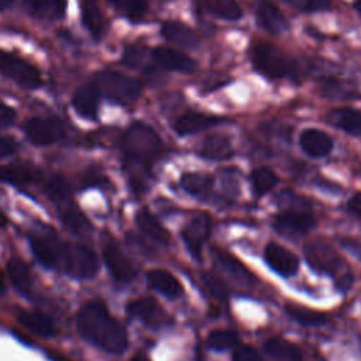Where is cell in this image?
I'll return each mask as SVG.
<instances>
[{
	"label": "cell",
	"instance_id": "1",
	"mask_svg": "<svg viewBox=\"0 0 361 361\" xmlns=\"http://www.w3.org/2000/svg\"><path fill=\"white\" fill-rule=\"evenodd\" d=\"M78 331L93 345L110 354H120L127 348V333L102 302H89L76 316Z\"/></svg>",
	"mask_w": 361,
	"mask_h": 361
},
{
	"label": "cell",
	"instance_id": "2",
	"mask_svg": "<svg viewBox=\"0 0 361 361\" xmlns=\"http://www.w3.org/2000/svg\"><path fill=\"white\" fill-rule=\"evenodd\" d=\"M303 252L313 271L330 276L341 290L351 289L354 281L351 268L331 244L324 240H313L303 247Z\"/></svg>",
	"mask_w": 361,
	"mask_h": 361
},
{
	"label": "cell",
	"instance_id": "3",
	"mask_svg": "<svg viewBox=\"0 0 361 361\" xmlns=\"http://www.w3.org/2000/svg\"><path fill=\"white\" fill-rule=\"evenodd\" d=\"M121 149L130 164L147 165L161 152L162 142L149 126L134 123L121 138Z\"/></svg>",
	"mask_w": 361,
	"mask_h": 361
},
{
	"label": "cell",
	"instance_id": "4",
	"mask_svg": "<svg viewBox=\"0 0 361 361\" xmlns=\"http://www.w3.org/2000/svg\"><path fill=\"white\" fill-rule=\"evenodd\" d=\"M251 61L255 69L269 79L293 78L298 68L295 62L276 47L268 42H257L251 48Z\"/></svg>",
	"mask_w": 361,
	"mask_h": 361
},
{
	"label": "cell",
	"instance_id": "5",
	"mask_svg": "<svg viewBox=\"0 0 361 361\" xmlns=\"http://www.w3.org/2000/svg\"><path fill=\"white\" fill-rule=\"evenodd\" d=\"M94 87L100 96L118 103L135 100L141 93V85L135 79L116 71H100L93 76Z\"/></svg>",
	"mask_w": 361,
	"mask_h": 361
},
{
	"label": "cell",
	"instance_id": "6",
	"mask_svg": "<svg viewBox=\"0 0 361 361\" xmlns=\"http://www.w3.org/2000/svg\"><path fill=\"white\" fill-rule=\"evenodd\" d=\"M59 269L75 278L90 279L99 272V259L85 244L63 243Z\"/></svg>",
	"mask_w": 361,
	"mask_h": 361
},
{
	"label": "cell",
	"instance_id": "7",
	"mask_svg": "<svg viewBox=\"0 0 361 361\" xmlns=\"http://www.w3.org/2000/svg\"><path fill=\"white\" fill-rule=\"evenodd\" d=\"M316 224V217L303 200L279 210L272 220L274 228L286 237H299L312 230Z\"/></svg>",
	"mask_w": 361,
	"mask_h": 361
},
{
	"label": "cell",
	"instance_id": "8",
	"mask_svg": "<svg viewBox=\"0 0 361 361\" xmlns=\"http://www.w3.org/2000/svg\"><path fill=\"white\" fill-rule=\"evenodd\" d=\"M0 73L24 89H37L42 85L39 72L31 63L7 51H0Z\"/></svg>",
	"mask_w": 361,
	"mask_h": 361
},
{
	"label": "cell",
	"instance_id": "9",
	"mask_svg": "<svg viewBox=\"0 0 361 361\" xmlns=\"http://www.w3.org/2000/svg\"><path fill=\"white\" fill-rule=\"evenodd\" d=\"M24 131L32 144L41 147L59 141L65 134L63 124L56 118L48 117L30 118L24 126Z\"/></svg>",
	"mask_w": 361,
	"mask_h": 361
},
{
	"label": "cell",
	"instance_id": "10",
	"mask_svg": "<svg viewBox=\"0 0 361 361\" xmlns=\"http://www.w3.org/2000/svg\"><path fill=\"white\" fill-rule=\"evenodd\" d=\"M264 259L267 265L282 278H290L299 271V258L292 251L274 241L265 245Z\"/></svg>",
	"mask_w": 361,
	"mask_h": 361
},
{
	"label": "cell",
	"instance_id": "11",
	"mask_svg": "<svg viewBox=\"0 0 361 361\" xmlns=\"http://www.w3.org/2000/svg\"><path fill=\"white\" fill-rule=\"evenodd\" d=\"M30 245L35 258L47 268H59L63 241L55 235H31Z\"/></svg>",
	"mask_w": 361,
	"mask_h": 361
},
{
	"label": "cell",
	"instance_id": "12",
	"mask_svg": "<svg viewBox=\"0 0 361 361\" xmlns=\"http://www.w3.org/2000/svg\"><path fill=\"white\" fill-rule=\"evenodd\" d=\"M210 235V217L206 214H199L190 220L182 231L183 241L189 252L195 258H200L203 245Z\"/></svg>",
	"mask_w": 361,
	"mask_h": 361
},
{
	"label": "cell",
	"instance_id": "13",
	"mask_svg": "<svg viewBox=\"0 0 361 361\" xmlns=\"http://www.w3.org/2000/svg\"><path fill=\"white\" fill-rule=\"evenodd\" d=\"M103 259L111 276L118 282H128L134 279L135 269L127 255L114 244H107L103 248Z\"/></svg>",
	"mask_w": 361,
	"mask_h": 361
},
{
	"label": "cell",
	"instance_id": "14",
	"mask_svg": "<svg viewBox=\"0 0 361 361\" xmlns=\"http://www.w3.org/2000/svg\"><path fill=\"white\" fill-rule=\"evenodd\" d=\"M255 16L259 25L271 34H282L289 27L285 16L271 0H255Z\"/></svg>",
	"mask_w": 361,
	"mask_h": 361
},
{
	"label": "cell",
	"instance_id": "15",
	"mask_svg": "<svg viewBox=\"0 0 361 361\" xmlns=\"http://www.w3.org/2000/svg\"><path fill=\"white\" fill-rule=\"evenodd\" d=\"M152 58L155 62L168 71H176L182 73L193 72L196 68V62L188 56L186 54L168 48V47H157L152 49Z\"/></svg>",
	"mask_w": 361,
	"mask_h": 361
},
{
	"label": "cell",
	"instance_id": "16",
	"mask_svg": "<svg viewBox=\"0 0 361 361\" xmlns=\"http://www.w3.org/2000/svg\"><path fill=\"white\" fill-rule=\"evenodd\" d=\"M300 148L313 158H323L333 149L331 137L319 128H306L299 137Z\"/></svg>",
	"mask_w": 361,
	"mask_h": 361
},
{
	"label": "cell",
	"instance_id": "17",
	"mask_svg": "<svg viewBox=\"0 0 361 361\" xmlns=\"http://www.w3.org/2000/svg\"><path fill=\"white\" fill-rule=\"evenodd\" d=\"M99 100H100V93L94 87L93 83L80 86L73 97H72V106L75 111L87 120H94L97 118V111H99Z\"/></svg>",
	"mask_w": 361,
	"mask_h": 361
},
{
	"label": "cell",
	"instance_id": "18",
	"mask_svg": "<svg viewBox=\"0 0 361 361\" xmlns=\"http://www.w3.org/2000/svg\"><path fill=\"white\" fill-rule=\"evenodd\" d=\"M161 34L168 42L179 45L182 48L195 49L199 45V38L196 32L180 21H165L161 27Z\"/></svg>",
	"mask_w": 361,
	"mask_h": 361
},
{
	"label": "cell",
	"instance_id": "19",
	"mask_svg": "<svg viewBox=\"0 0 361 361\" xmlns=\"http://www.w3.org/2000/svg\"><path fill=\"white\" fill-rule=\"evenodd\" d=\"M326 120L350 135H361V110L354 107H338L331 110Z\"/></svg>",
	"mask_w": 361,
	"mask_h": 361
},
{
	"label": "cell",
	"instance_id": "20",
	"mask_svg": "<svg viewBox=\"0 0 361 361\" xmlns=\"http://www.w3.org/2000/svg\"><path fill=\"white\" fill-rule=\"evenodd\" d=\"M220 121H221V118H219L216 116H207L203 113L189 111V113L182 114L175 121L173 128L179 135H189V134H195L202 130H206L209 127H213Z\"/></svg>",
	"mask_w": 361,
	"mask_h": 361
},
{
	"label": "cell",
	"instance_id": "21",
	"mask_svg": "<svg viewBox=\"0 0 361 361\" xmlns=\"http://www.w3.org/2000/svg\"><path fill=\"white\" fill-rule=\"evenodd\" d=\"M148 285L169 299H176L182 295V285L176 276L165 269H151L147 274Z\"/></svg>",
	"mask_w": 361,
	"mask_h": 361
},
{
	"label": "cell",
	"instance_id": "22",
	"mask_svg": "<svg viewBox=\"0 0 361 361\" xmlns=\"http://www.w3.org/2000/svg\"><path fill=\"white\" fill-rule=\"evenodd\" d=\"M24 6L34 17L55 21L65 16L66 0H24Z\"/></svg>",
	"mask_w": 361,
	"mask_h": 361
},
{
	"label": "cell",
	"instance_id": "23",
	"mask_svg": "<svg viewBox=\"0 0 361 361\" xmlns=\"http://www.w3.org/2000/svg\"><path fill=\"white\" fill-rule=\"evenodd\" d=\"M265 353L275 361H302V350L292 341L281 337H274L265 341Z\"/></svg>",
	"mask_w": 361,
	"mask_h": 361
},
{
	"label": "cell",
	"instance_id": "24",
	"mask_svg": "<svg viewBox=\"0 0 361 361\" xmlns=\"http://www.w3.org/2000/svg\"><path fill=\"white\" fill-rule=\"evenodd\" d=\"M135 221H137V226L140 227V230L145 235H148L151 240H154L159 244H169V241H171L169 231L159 223V220L152 213L142 209L137 213Z\"/></svg>",
	"mask_w": 361,
	"mask_h": 361
},
{
	"label": "cell",
	"instance_id": "25",
	"mask_svg": "<svg viewBox=\"0 0 361 361\" xmlns=\"http://www.w3.org/2000/svg\"><path fill=\"white\" fill-rule=\"evenodd\" d=\"M18 322L30 331L41 337H51L55 334V326L49 316L42 312L28 310L18 314Z\"/></svg>",
	"mask_w": 361,
	"mask_h": 361
},
{
	"label": "cell",
	"instance_id": "26",
	"mask_svg": "<svg viewBox=\"0 0 361 361\" xmlns=\"http://www.w3.org/2000/svg\"><path fill=\"white\" fill-rule=\"evenodd\" d=\"M233 154H234V149L230 138L221 134H213L206 137L200 148V155L213 161L227 159Z\"/></svg>",
	"mask_w": 361,
	"mask_h": 361
},
{
	"label": "cell",
	"instance_id": "27",
	"mask_svg": "<svg viewBox=\"0 0 361 361\" xmlns=\"http://www.w3.org/2000/svg\"><path fill=\"white\" fill-rule=\"evenodd\" d=\"M193 1L200 8L223 20L234 21L241 18L243 16V10L235 0H193Z\"/></svg>",
	"mask_w": 361,
	"mask_h": 361
},
{
	"label": "cell",
	"instance_id": "28",
	"mask_svg": "<svg viewBox=\"0 0 361 361\" xmlns=\"http://www.w3.org/2000/svg\"><path fill=\"white\" fill-rule=\"evenodd\" d=\"M286 314L298 324L306 327H316L323 326L327 323V314L310 307H305L296 303H286L285 305Z\"/></svg>",
	"mask_w": 361,
	"mask_h": 361
},
{
	"label": "cell",
	"instance_id": "29",
	"mask_svg": "<svg viewBox=\"0 0 361 361\" xmlns=\"http://www.w3.org/2000/svg\"><path fill=\"white\" fill-rule=\"evenodd\" d=\"M7 275L13 286L23 295H28L32 288V276L27 264L20 258H10L7 262Z\"/></svg>",
	"mask_w": 361,
	"mask_h": 361
},
{
	"label": "cell",
	"instance_id": "30",
	"mask_svg": "<svg viewBox=\"0 0 361 361\" xmlns=\"http://www.w3.org/2000/svg\"><path fill=\"white\" fill-rule=\"evenodd\" d=\"M82 20L93 37H102L106 30V20L93 0H80Z\"/></svg>",
	"mask_w": 361,
	"mask_h": 361
},
{
	"label": "cell",
	"instance_id": "31",
	"mask_svg": "<svg viewBox=\"0 0 361 361\" xmlns=\"http://www.w3.org/2000/svg\"><path fill=\"white\" fill-rule=\"evenodd\" d=\"M127 312L145 323H155L161 316V307L152 298H138L131 300L127 305Z\"/></svg>",
	"mask_w": 361,
	"mask_h": 361
},
{
	"label": "cell",
	"instance_id": "32",
	"mask_svg": "<svg viewBox=\"0 0 361 361\" xmlns=\"http://www.w3.org/2000/svg\"><path fill=\"white\" fill-rule=\"evenodd\" d=\"M250 182H251L254 195L257 197H262L264 195L269 193L276 186L278 176L272 169H269L267 166H259L251 172Z\"/></svg>",
	"mask_w": 361,
	"mask_h": 361
},
{
	"label": "cell",
	"instance_id": "33",
	"mask_svg": "<svg viewBox=\"0 0 361 361\" xmlns=\"http://www.w3.org/2000/svg\"><path fill=\"white\" fill-rule=\"evenodd\" d=\"M216 257H217V261H219L220 267L224 269V272L230 278H233L235 282L247 285L252 279V275L250 274V271L237 258H234L228 252L217 251Z\"/></svg>",
	"mask_w": 361,
	"mask_h": 361
},
{
	"label": "cell",
	"instance_id": "34",
	"mask_svg": "<svg viewBox=\"0 0 361 361\" xmlns=\"http://www.w3.org/2000/svg\"><path fill=\"white\" fill-rule=\"evenodd\" d=\"M0 180L21 186L34 180V172L25 165H4L0 166Z\"/></svg>",
	"mask_w": 361,
	"mask_h": 361
},
{
	"label": "cell",
	"instance_id": "35",
	"mask_svg": "<svg viewBox=\"0 0 361 361\" xmlns=\"http://www.w3.org/2000/svg\"><path fill=\"white\" fill-rule=\"evenodd\" d=\"M59 217L61 221L72 231L75 233H82L86 228H89V221L86 216L75 206H65L59 210Z\"/></svg>",
	"mask_w": 361,
	"mask_h": 361
},
{
	"label": "cell",
	"instance_id": "36",
	"mask_svg": "<svg viewBox=\"0 0 361 361\" xmlns=\"http://www.w3.org/2000/svg\"><path fill=\"white\" fill-rule=\"evenodd\" d=\"M207 345L216 351L235 348L238 345V334L233 330H213L207 336Z\"/></svg>",
	"mask_w": 361,
	"mask_h": 361
},
{
	"label": "cell",
	"instance_id": "37",
	"mask_svg": "<svg viewBox=\"0 0 361 361\" xmlns=\"http://www.w3.org/2000/svg\"><path fill=\"white\" fill-rule=\"evenodd\" d=\"M123 16L131 21H138L147 11V0H110Z\"/></svg>",
	"mask_w": 361,
	"mask_h": 361
},
{
	"label": "cell",
	"instance_id": "38",
	"mask_svg": "<svg viewBox=\"0 0 361 361\" xmlns=\"http://www.w3.org/2000/svg\"><path fill=\"white\" fill-rule=\"evenodd\" d=\"M182 185L189 193L196 195V196H202V195H206L210 190L212 180H210V178H207L202 173H188V175L183 176Z\"/></svg>",
	"mask_w": 361,
	"mask_h": 361
},
{
	"label": "cell",
	"instance_id": "39",
	"mask_svg": "<svg viewBox=\"0 0 361 361\" xmlns=\"http://www.w3.org/2000/svg\"><path fill=\"white\" fill-rule=\"evenodd\" d=\"M144 58H145V48L140 44H131L126 47L121 59H123V63L127 65L128 68L137 69L144 62Z\"/></svg>",
	"mask_w": 361,
	"mask_h": 361
},
{
	"label": "cell",
	"instance_id": "40",
	"mask_svg": "<svg viewBox=\"0 0 361 361\" xmlns=\"http://www.w3.org/2000/svg\"><path fill=\"white\" fill-rule=\"evenodd\" d=\"M45 192L52 200H62L68 193V183L61 176H54L45 183Z\"/></svg>",
	"mask_w": 361,
	"mask_h": 361
},
{
	"label": "cell",
	"instance_id": "41",
	"mask_svg": "<svg viewBox=\"0 0 361 361\" xmlns=\"http://www.w3.org/2000/svg\"><path fill=\"white\" fill-rule=\"evenodd\" d=\"M233 361H264V358L251 345H237L233 353Z\"/></svg>",
	"mask_w": 361,
	"mask_h": 361
},
{
	"label": "cell",
	"instance_id": "42",
	"mask_svg": "<svg viewBox=\"0 0 361 361\" xmlns=\"http://www.w3.org/2000/svg\"><path fill=\"white\" fill-rule=\"evenodd\" d=\"M203 279H204V283H206L209 292H210L214 298H217V299H224V298L227 296L226 286L223 285V282H221L216 275L204 274Z\"/></svg>",
	"mask_w": 361,
	"mask_h": 361
},
{
	"label": "cell",
	"instance_id": "43",
	"mask_svg": "<svg viewBox=\"0 0 361 361\" xmlns=\"http://www.w3.org/2000/svg\"><path fill=\"white\" fill-rule=\"evenodd\" d=\"M17 148H18V144L13 137L10 135L0 137V158L13 155L17 151Z\"/></svg>",
	"mask_w": 361,
	"mask_h": 361
},
{
	"label": "cell",
	"instance_id": "44",
	"mask_svg": "<svg viewBox=\"0 0 361 361\" xmlns=\"http://www.w3.org/2000/svg\"><path fill=\"white\" fill-rule=\"evenodd\" d=\"M330 7H331L330 0H305L300 8L306 13H314V11L327 10Z\"/></svg>",
	"mask_w": 361,
	"mask_h": 361
},
{
	"label": "cell",
	"instance_id": "45",
	"mask_svg": "<svg viewBox=\"0 0 361 361\" xmlns=\"http://www.w3.org/2000/svg\"><path fill=\"white\" fill-rule=\"evenodd\" d=\"M16 120V110L7 104L0 103V127L11 126Z\"/></svg>",
	"mask_w": 361,
	"mask_h": 361
},
{
	"label": "cell",
	"instance_id": "46",
	"mask_svg": "<svg viewBox=\"0 0 361 361\" xmlns=\"http://www.w3.org/2000/svg\"><path fill=\"white\" fill-rule=\"evenodd\" d=\"M348 210L361 219V193H355L348 202Z\"/></svg>",
	"mask_w": 361,
	"mask_h": 361
},
{
	"label": "cell",
	"instance_id": "47",
	"mask_svg": "<svg viewBox=\"0 0 361 361\" xmlns=\"http://www.w3.org/2000/svg\"><path fill=\"white\" fill-rule=\"evenodd\" d=\"M14 0H0V10H7L13 6Z\"/></svg>",
	"mask_w": 361,
	"mask_h": 361
},
{
	"label": "cell",
	"instance_id": "48",
	"mask_svg": "<svg viewBox=\"0 0 361 361\" xmlns=\"http://www.w3.org/2000/svg\"><path fill=\"white\" fill-rule=\"evenodd\" d=\"M285 1L289 3V4H292V6H298V7H299V3L302 1V4H303L305 0H285ZM302 4H300V7H302Z\"/></svg>",
	"mask_w": 361,
	"mask_h": 361
},
{
	"label": "cell",
	"instance_id": "49",
	"mask_svg": "<svg viewBox=\"0 0 361 361\" xmlns=\"http://www.w3.org/2000/svg\"><path fill=\"white\" fill-rule=\"evenodd\" d=\"M354 7H355V10L358 11V14L361 16V0H355V1H354Z\"/></svg>",
	"mask_w": 361,
	"mask_h": 361
},
{
	"label": "cell",
	"instance_id": "50",
	"mask_svg": "<svg viewBox=\"0 0 361 361\" xmlns=\"http://www.w3.org/2000/svg\"><path fill=\"white\" fill-rule=\"evenodd\" d=\"M3 292H4V278L0 272V295H3Z\"/></svg>",
	"mask_w": 361,
	"mask_h": 361
},
{
	"label": "cell",
	"instance_id": "51",
	"mask_svg": "<svg viewBox=\"0 0 361 361\" xmlns=\"http://www.w3.org/2000/svg\"><path fill=\"white\" fill-rule=\"evenodd\" d=\"M131 361H148L145 357H142V355H137V357H134Z\"/></svg>",
	"mask_w": 361,
	"mask_h": 361
}]
</instances>
